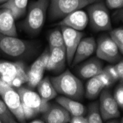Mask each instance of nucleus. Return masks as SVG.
<instances>
[{"mask_svg":"<svg viewBox=\"0 0 123 123\" xmlns=\"http://www.w3.org/2000/svg\"><path fill=\"white\" fill-rule=\"evenodd\" d=\"M57 93L73 99L79 100L84 96L85 88L82 81L69 70H66L50 79Z\"/></svg>","mask_w":123,"mask_h":123,"instance_id":"nucleus-1","label":"nucleus"},{"mask_svg":"<svg viewBox=\"0 0 123 123\" xmlns=\"http://www.w3.org/2000/svg\"><path fill=\"white\" fill-rule=\"evenodd\" d=\"M20 96L21 103L23 108L26 120L36 117L40 114H43L48 109L50 103L46 102L39 94L29 88L20 86L16 88Z\"/></svg>","mask_w":123,"mask_h":123,"instance_id":"nucleus-2","label":"nucleus"},{"mask_svg":"<svg viewBox=\"0 0 123 123\" xmlns=\"http://www.w3.org/2000/svg\"><path fill=\"white\" fill-rule=\"evenodd\" d=\"M48 7L49 0H36L30 4L23 24V28L30 35H36L41 30L46 20Z\"/></svg>","mask_w":123,"mask_h":123,"instance_id":"nucleus-3","label":"nucleus"},{"mask_svg":"<svg viewBox=\"0 0 123 123\" xmlns=\"http://www.w3.org/2000/svg\"><path fill=\"white\" fill-rule=\"evenodd\" d=\"M0 51L13 58H27L36 52V44L0 33Z\"/></svg>","mask_w":123,"mask_h":123,"instance_id":"nucleus-4","label":"nucleus"},{"mask_svg":"<svg viewBox=\"0 0 123 123\" xmlns=\"http://www.w3.org/2000/svg\"><path fill=\"white\" fill-rule=\"evenodd\" d=\"M0 78L16 88L28 80L27 71L22 62H0Z\"/></svg>","mask_w":123,"mask_h":123,"instance_id":"nucleus-5","label":"nucleus"},{"mask_svg":"<svg viewBox=\"0 0 123 123\" xmlns=\"http://www.w3.org/2000/svg\"><path fill=\"white\" fill-rule=\"evenodd\" d=\"M96 1L97 0H49V18L50 21L63 18Z\"/></svg>","mask_w":123,"mask_h":123,"instance_id":"nucleus-6","label":"nucleus"},{"mask_svg":"<svg viewBox=\"0 0 123 123\" xmlns=\"http://www.w3.org/2000/svg\"><path fill=\"white\" fill-rule=\"evenodd\" d=\"M87 15L92 29L97 32L111 30V21L109 11L102 1H97L88 5Z\"/></svg>","mask_w":123,"mask_h":123,"instance_id":"nucleus-7","label":"nucleus"},{"mask_svg":"<svg viewBox=\"0 0 123 123\" xmlns=\"http://www.w3.org/2000/svg\"><path fill=\"white\" fill-rule=\"evenodd\" d=\"M0 96L19 122H25L26 118L22 108L20 96L16 88L10 86L0 78Z\"/></svg>","mask_w":123,"mask_h":123,"instance_id":"nucleus-8","label":"nucleus"},{"mask_svg":"<svg viewBox=\"0 0 123 123\" xmlns=\"http://www.w3.org/2000/svg\"><path fill=\"white\" fill-rule=\"evenodd\" d=\"M95 51L99 59L109 63H117L122 59L121 53L117 46L110 36L100 37L97 41Z\"/></svg>","mask_w":123,"mask_h":123,"instance_id":"nucleus-9","label":"nucleus"},{"mask_svg":"<svg viewBox=\"0 0 123 123\" xmlns=\"http://www.w3.org/2000/svg\"><path fill=\"white\" fill-rule=\"evenodd\" d=\"M99 95V107L103 120L108 121L119 117L120 115L119 106L111 92L108 89H104Z\"/></svg>","mask_w":123,"mask_h":123,"instance_id":"nucleus-10","label":"nucleus"},{"mask_svg":"<svg viewBox=\"0 0 123 123\" xmlns=\"http://www.w3.org/2000/svg\"><path fill=\"white\" fill-rule=\"evenodd\" d=\"M63 38L66 63L71 65L74 52L80 41L83 37V32L67 27H61Z\"/></svg>","mask_w":123,"mask_h":123,"instance_id":"nucleus-11","label":"nucleus"},{"mask_svg":"<svg viewBox=\"0 0 123 123\" xmlns=\"http://www.w3.org/2000/svg\"><path fill=\"white\" fill-rule=\"evenodd\" d=\"M49 55V49L44 50L36 61L32 63L30 69L27 72L28 80L27 83L30 88H36L43 78L44 71L47 68Z\"/></svg>","mask_w":123,"mask_h":123,"instance_id":"nucleus-12","label":"nucleus"},{"mask_svg":"<svg viewBox=\"0 0 123 123\" xmlns=\"http://www.w3.org/2000/svg\"><path fill=\"white\" fill-rule=\"evenodd\" d=\"M97 42L93 38H82L76 49L71 66L74 67L86 61L95 52Z\"/></svg>","mask_w":123,"mask_h":123,"instance_id":"nucleus-13","label":"nucleus"},{"mask_svg":"<svg viewBox=\"0 0 123 123\" xmlns=\"http://www.w3.org/2000/svg\"><path fill=\"white\" fill-rule=\"evenodd\" d=\"M88 24V17L87 13L80 10H75L66 16L59 22L60 27H67L74 30H83Z\"/></svg>","mask_w":123,"mask_h":123,"instance_id":"nucleus-14","label":"nucleus"},{"mask_svg":"<svg viewBox=\"0 0 123 123\" xmlns=\"http://www.w3.org/2000/svg\"><path fill=\"white\" fill-rule=\"evenodd\" d=\"M43 114L44 122L47 123H67L69 122L71 115L63 106L52 103Z\"/></svg>","mask_w":123,"mask_h":123,"instance_id":"nucleus-15","label":"nucleus"},{"mask_svg":"<svg viewBox=\"0 0 123 123\" xmlns=\"http://www.w3.org/2000/svg\"><path fill=\"white\" fill-rule=\"evenodd\" d=\"M66 63L65 49L61 48H49V55L46 69L56 74L60 73L64 69Z\"/></svg>","mask_w":123,"mask_h":123,"instance_id":"nucleus-16","label":"nucleus"},{"mask_svg":"<svg viewBox=\"0 0 123 123\" xmlns=\"http://www.w3.org/2000/svg\"><path fill=\"white\" fill-rule=\"evenodd\" d=\"M16 18L5 8H0V33L10 36H17Z\"/></svg>","mask_w":123,"mask_h":123,"instance_id":"nucleus-17","label":"nucleus"},{"mask_svg":"<svg viewBox=\"0 0 123 123\" xmlns=\"http://www.w3.org/2000/svg\"><path fill=\"white\" fill-rule=\"evenodd\" d=\"M103 70V63L98 58L86 61L77 67V72L83 79H89L97 75Z\"/></svg>","mask_w":123,"mask_h":123,"instance_id":"nucleus-18","label":"nucleus"},{"mask_svg":"<svg viewBox=\"0 0 123 123\" xmlns=\"http://www.w3.org/2000/svg\"><path fill=\"white\" fill-rule=\"evenodd\" d=\"M56 101L68 111L71 116L85 115L86 113V107L76 99H71L66 96H60L56 98Z\"/></svg>","mask_w":123,"mask_h":123,"instance_id":"nucleus-19","label":"nucleus"},{"mask_svg":"<svg viewBox=\"0 0 123 123\" xmlns=\"http://www.w3.org/2000/svg\"><path fill=\"white\" fill-rule=\"evenodd\" d=\"M28 5V0H7L0 5V8L9 10L16 19L25 15Z\"/></svg>","mask_w":123,"mask_h":123,"instance_id":"nucleus-20","label":"nucleus"},{"mask_svg":"<svg viewBox=\"0 0 123 123\" xmlns=\"http://www.w3.org/2000/svg\"><path fill=\"white\" fill-rule=\"evenodd\" d=\"M39 96L46 102H49L51 99L56 97L57 92L53 86L49 77L42 78L36 86Z\"/></svg>","mask_w":123,"mask_h":123,"instance_id":"nucleus-21","label":"nucleus"},{"mask_svg":"<svg viewBox=\"0 0 123 123\" xmlns=\"http://www.w3.org/2000/svg\"><path fill=\"white\" fill-rule=\"evenodd\" d=\"M104 88L105 87L96 75L94 77L89 78L88 80L87 81L84 95L87 99H94L100 94Z\"/></svg>","mask_w":123,"mask_h":123,"instance_id":"nucleus-22","label":"nucleus"},{"mask_svg":"<svg viewBox=\"0 0 123 123\" xmlns=\"http://www.w3.org/2000/svg\"><path fill=\"white\" fill-rule=\"evenodd\" d=\"M88 123H102L103 119L101 117L99 111V107L97 102L92 103L90 104L88 108L87 116L86 117Z\"/></svg>","mask_w":123,"mask_h":123,"instance_id":"nucleus-23","label":"nucleus"},{"mask_svg":"<svg viewBox=\"0 0 123 123\" xmlns=\"http://www.w3.org/2000/svg\"><path fill=\"white\" fill-rule=\"evenodd\" d=\"M48 41L49 48H61L65 49L63 38L61 30L56 29L52 30L49 35Z\"/></svg>","mask_w":123,"mask_h":123,"instance_id":"nucleus-24","label":"nucleus"},{"mask_svg":"<svg viewBox=\"0 0 123 123\" xmlns=\"http://www.w3.org/2000/svg\"><path fill=\"white\" fill-rule=\"evenodd\" d=\"M0 119L4 123H16L17 120L13 114L11 113L3 99L0 98Z\"/></svg>","mask_w":123,"mask_h":123,"instance_id":"nucleus-25","label":"nucleus"},{"mask_svg":"<svg viewBox=\"0 0 123 123\" xmlns=\"http://www.w3.org/2000/svg\"><path fill=\"white\" fill-rule=\"evenodd\" d=\"M110 38L117 46L121 54L123 52V29L122 27H118L111 30Z\"/></svg>","mask_w":123,"mask_h":123,"instance_id":"nucleus-26","label":"nucleus"},{"mask_svg":"<svg viewBox=\"0 0 123 123\" xmlns=\"http://www.w3.org/2000/svg\"><path fill=\"white\" fill-rule=\"evenodd\" d=\"M97 76L99 78V80H100V82L102 83V84L103 85L104 87L109 86H111V84L115 82V80L103 69Z\"/></svg>","mask_w":123,"mask_h":123,"instance_id":"nucleus-27","label":"nucleus"},{"mask_svg":"<svg viewBox=\"0 0 123 123\" xmlns=\"http://www.w3.org/2000/svg\"><path fill=\"white\" fill-rule=\"evenodd\" d=\"M114 98L115 101L117 102L118 106L122 109L123 108V86H122V82L119 85L117 86L116 89L114 90Z\"/></svg>","mask_w":123,"mask_h":123,"instance_id":"nucleus-28","label":"nucleus"},{"mask_svg":"<svg viewBox=\"0 0 123 123\" xmlns=\"http://www.w3.org/2000/svg\"><path fill=\"white\" fill-rule=\"evenodd\" d=\"M105 5L110 9H120L123 6V0H105Z\"/></svg>","mask_w":123,"mask_h":123,"instance_id":"nucleus-29","label":"nucleus"},{"mask_svg":"<svg viewBox=\"0 0 123 123\" xmlns=\"http://www.w3.org/2000/svg\"><path fill=\"white\" fill-rule=\"evenodd\" d=\"M111 77L113 78V79L116 81L117 80H119V77H118V74L116 72V69L114 68V66H112V65H110V66H106L105 69H103Z\"/></svg>","mask_w":123,"mask_h":123,"instance_id":"nucleus-30","label":"nucleus"},{"mask_svg":"<svg viewBox=\"0 0 123 123\" xmlns=\"http://www.w3.org/2000/svg\"><path fill=\"white\" fill-rule=\"evenodd\" d=\"M114 68H115L116 72L118 74L119 80L121 82H122V79H123V62H122V59L120 61H119L116 65H114Z\"/></svg>","mask_w":123,"mask_h":123,"instance_id":"nucleus-31","label":"nucleus"},{"mask_svg":"<svg viewBox=\"0 0 123 123\" xmlns=\"http://www.w3.org/2000/svg\"><path fill=\"white\" fill-rule=\"evenodd\" d=\"M69 122L71 123H88V120L84 115L71 116Z\"/></svg>","mask_w":123,"mask_h":123,"instance_id":"nucleus-32","label":"nucleus"},{"mask_svg":"<svg viewBox=\"0 0 123 123\" xmlns=\"http://www.w3.org/2000/svg\"><path fill=\"white\" fill-rule=\"evenodd\" d=\"M31 123H43L44 121L43 119H33L30 122Z\"/></svg>","mask_w":123,"mask_h":123,"instance_id":"nucleus-33","label":"nucleus"},{"mask_svg":"<svg viewBox=\"0 0 123 123\" xmlns=\"http://www.w3.org/2000/svg\"><path fill=\"white\" fill-rule=\"evenodd\" d=\"M7 0H0V5H2V4H4L5 2H7Z\"/></svg>","mask_w":123,"mask_h":123,"instance_id":"nucleus-34","label":"nucleus"},{"mask_svg":"<svg viewBox=\"0 0 123 123\" xmlns=\"http://www.w3.org/2000/svg\"><path fill=\"white\" fill-rule=\"evenodd\" d=\"M0 123H2V119H0Z\"/></svg>","mask_w":123,"mask_h":123,"instance_id":"nucleus-35","label":"nucleus"}]
</instances>
